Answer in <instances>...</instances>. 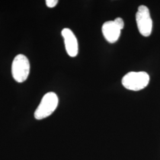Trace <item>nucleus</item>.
<instances>
[{
    "mask_svg": "<svg viewBox=\"0 0 160 160\" xmlns=\"http://www.w3.org/2000/svg\"><path fill=\"white\" fill-rule=\"evenodd\" d=\"M149 76L145 72H129L122 80L123 86L129 90L138 92L148 85Z\"/></svg>",
    "mask_w": 160,
    "mask_h": 160,
    "instance_id": "nucleus-1",
    "label": "nucleus"
},
{
    "mask_svg": "<svg viewBox=\"0 0 160 160\" xmlns=\"http://www.w3.org/2000/svg\"><path fill=\"white\" fill-rule=\"evenodd\" d=\"M58 97L53 92H49L43 97L39 105L34 112V118L42 120L51 115L57 108Z\"/></svg>",
    "mask_w": 160,
    "mask_h": 160,
    "instance_id": "nucleus-2",
    "label": "nucleus"
},
{
    "mask_svg": "<svg viewBox=\"0 0 160 160\" xmlns=\"http://www.w3.org/2000/svg\"><path fill=\"white\" fill-rule=\"evenodd\" d=\"M12 75L17 82L21 83L27 80L30 72V62L28 58L23 54L14 58L12 66Z\"/></svg>",
    "mask_w": 160,
    "mask_h": 160,
    "instance_id": "nucleus-3",
    "label": "nucleus"
},
{
    "mask_svg": "<svg viewBox=\"0 0 160 160\" xmlns=\"http://www.w3.org/2000/svg\"><path fill=\"white\" fill-rule=\"evenodd\" d=\"M135 18L140 34L145 37L149 36L152 30V20L148 8L145 6H139Z\"/></svg>",
    "mask_w": 160,
    "mask_h": 160,
    "instance_id": "nucleus-4",
    "label": "nucleus"
},
{
    "mask_svg": "<svg viewBox=\"0 0 160 160\" xmlns=\"http://www.w3.org/2000/svg\"><path fill=\"white\" fill-rule=\"evenodd\" d=\"M61 34L67 53L71 57H75L78 53V43L74 33L71 29L65 28L62 30Z\"/></svg>",
    "mask_w": 160,
    "mask_h": 160,
    "instance_id": "nucleus-5",
    "label": "nucleus"
},
{
    "mask_svg": "<svg viewBox=\"0 0 160 160\" xmlns=\"http://www.w3.org/2000/svg\"><path fill=\"white\" fill-rule=\"evenodd\" d=\"M102 30L106 40L110 43H114L120 38L122 29L114 21H108L103 24Z\"/></svg>",
    "mask_w": 160,
    "mask_h": 160,
    "instance_id": "nucleus-6",
    "label": "nucleus"
},
{
    "mask_svg": "<svg viewBox=\"0 0 160 160\" xmlns=\"http://www.w3.org/2000/svg\"><path fill=\"white\" fill-rule=\"evenodd\" d=\"M114 22L122 30L124 28L125 23H124L123 20L122 18H120V17H117V18L114 20Z\"/></svg>",
    "mask_w": 160,
    "mask_h": 160,
    "instance_id": "nucleus-7",
    "label": "nucleus"
},
{
    "mask_svg": "<svg viewBox=\"0 0 160 160\" xmlns=\"http://www.w3.org/2000/svg\"><path fill=\"white\" fill-rule=\"evenodd\" d=\"M58 1V0H46V4L49 8H53L57 5Z\"/></svg>",
    "mask_w": 160,
    "mask_h": 160,
    "instance_id": "nucleus-8",
    "label": "nucleus"
}]
</instances>
